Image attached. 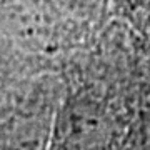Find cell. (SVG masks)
Returning <instances> with one entry per match:
<instances>
[{
    "label": "cell",
    "mask_w": 150,
    "mask_h": 150,
    "mask_svg": "<svg viewBox=\"0 0 150 150\" xmlns=\"http://www.w3.org/2000/svg\"><path fill=\"white\" fill-rule=\"evenodd\" d=\"M120 139L112 117L98 103L80 98L57 113L48 150H115Z\"/></svg>",
    "instance_id": "cell-1"
},
{
    "label": "cell",
    "mask_w": 150,
    "mask_h": 150,
    "mask_svg": "<svg viewBox=\"0 0 150 150\" xmlns=\"http://www.w3.org/2000/svg\"><path fill=\"white\" fill-rule=\"evenodd\" d=\"M115 150H150V127L144 125L122 137Z\"/></svg>",
    "instance_id": "cell-2"
}]
</instances>
